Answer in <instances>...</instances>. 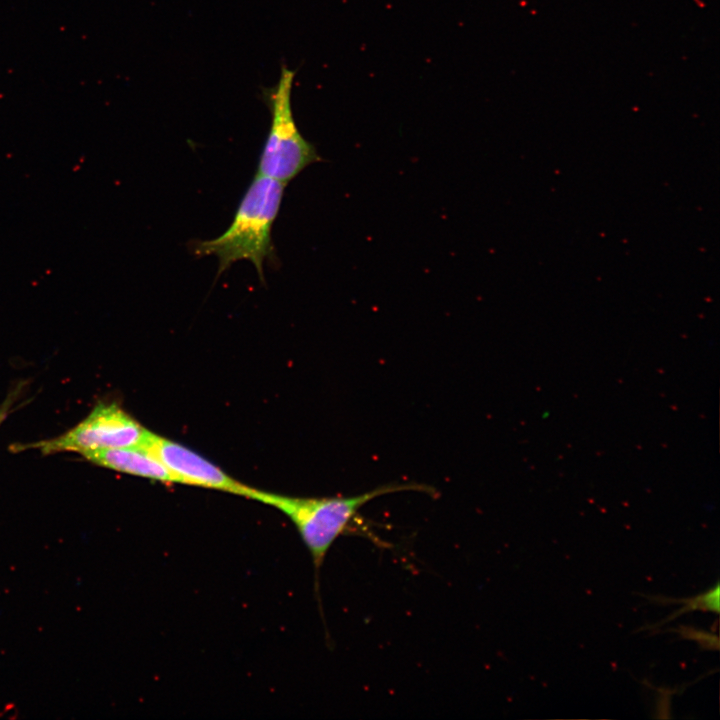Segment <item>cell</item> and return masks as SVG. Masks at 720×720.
<instances>
[{
    "label": "cell",
    "instance_id": "cell-1",
    "mask_svg": "<svg viewBox=\"0 0 720 720\" xmlns=\"http://www.w3.org/2000/svg\"><path fill=\"white\" fill-rule=\"evenodd\" d=\"M286 184L255 174L239 202L229 227L218 237L196 241L198 257L214 255L219 260L218 276L239 260L250 261L261 281L264 263L275 256L272 229L278 216Z\"/></svg>",
    "mask_w": 720,
    "mask_h": 720
},
{
    "label": "cell",
    "instance_id": "cell-2",
    "mask_svg": "<svg viewBox=\"0 0 720 720\" xmlns=\"http://www.w3.org/2000/svg\"><path fill=\"white\" fill-rule=\"evenodd\" d=\"M402 491H431L421 484H389L350 497H292L254 489L251 498L270 505L295 525L309 550L316 577L334 542L352 527L359 510L371 500Z\"/></svg>",
    "mask_w": 720,
    "mask_h": 720
},
{
    "label": "cell",
    "instance_id": "cell-3",
    "mask_svg": "<svg viewBox=\"0 0 720 720\" xmlns=\"http://www.w3.org/2000/svg\"><path fill=\"white\" fill-rule=\"evenodd\" d=\"M294 77V70L282 66L276 85L263 90L271 124L256 172L286 185L307 166L320 160L314 145L302 136L293 118L291 91Z\"/></svg>",
    "mask_w": 720,
    "mask_h": 720
},
{
    "label": "cell",
    "instance_id": "cell-4",
    "mask_svg": "<svg viewBox=\"0 0 720 720\" xmlns=\"http://www.w3.org/2000/svg\"><path fill=\"white\" fill-rule=\"evenodd\" d=\"M150 430L116 403H99L75 426L49 439L15 444L14 452L38 450L43 455L141 446Z\"/></svg>",
    "mask_w": 720,
    "mask_h": 720
},
{
    "label": "cell",
    "instance_id": "cell-5",
    "mask_svg": "<svg viewBox=\"0 0 720 720\" xmlns=\"http://www.w3.org/2000/svg\"><path fill=\"white\" fill-rule=\"evenodd\" d=\"M139 447L146 449L164 465L174 483L220 490L249 499L254 491V488L232 478L196 452L151 431Z\"/></svg>",
    "mask_w": 720,
    "mask_h": 720
},
{
    "label": "cell",
    "instance_id": "cell-6",
    "mask_svg": "<svg viewBox=\"0 0 720 720\" xmlns=\"http://www.w3.org/2000/svg\"><path fill=\"white\" fill-rule=\"evenodd\" d=\"M88 462L116 472L174 483L164 465L146 449L134 446L90 451L81 454Z\"/></svg>",
    "mask_w": 720,
    "mask_h": 720
},
{
    "label": "cell",
    "instance_id": "cell-7",
    "mask_svg": "<svg viewBox=\"0 0 720 720\" xmlns=\"http://www.w3.org/2000/svg\"><path fill=\"white\" fill-rule=\"evenodd\" d=\"M719 583L715 585L714 588L710 589L706 593L700 594L696 597L689 598V599H679V600H671V602H681L684 603L685 606L683 609L677 611L674 616H677L680 613H683L684 611H690V610H703V611H712V612H719L720 604H719Z\"/></svg>",
    "mask_w": 720,
    "mask_h": 720
},
{
    "label": "cell",
    "instance_id": "cell-8",
    "mask_svg": "<svg viewBox=\"0 0 720 720\" xmlns=\"http://www.w3.org/2000/svg\"><path fill=\"white\" fill-rule=\"evenodd\" d=\"M677 632L682 638L697 641L704 649L717 650L719 647L718 637L711 633L697 630L688 626L678 627Z\"/></svg>",
    "mask_w": 720,
    "mask_h": 720
},
{
    "label": "cell",
    "instance_id": "cell-9",
    "mask_svg": "<svg viewBox=\"0 0 720 720\" xmlns=\"http://www.w3.org/2000/svg\"><path fill=\"white\" fill-rule=\"evenodd\" d=\"M24 384L20 383L11 390L5 399L0 403V426L6 420L14 407L18 399L20 398L23 391Z\"/></svg>",
    "mask_w": 720,
    "mask_h": 720
}]
</instances>
